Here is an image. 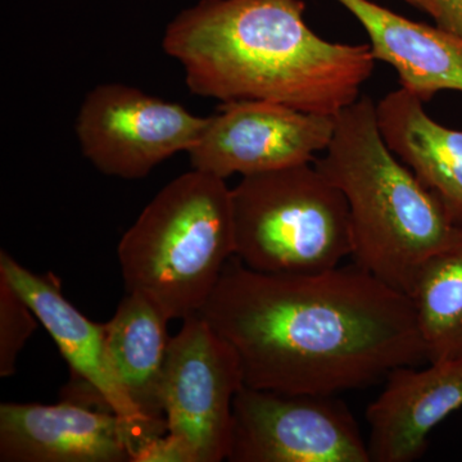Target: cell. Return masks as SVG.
Instances as JSON below:
<instances>
[{
  "label": "cell",
  "mask_w": 462,
  "mask_h": 462,
  "mask_svg": "<svg viewBox=\"0 0 462 462\" xmlns=\"http://www.w3.org/2000/svg\"><path fill=\"white\" fill-rule=\"evenodd\" d=\"M32 307L5 279L0 278V376L16 372L18 355L38 328Z\"/></svg>",
  "instance_id": "e0dca14e"
},
{
  "label": "cell",
  "mask_w": 462,
  "mask_h": 462,
  "mask_svg": "<svg viewBox=\"0 0 462 462\" xmlns=\"http://www.w3.org/2000/svg\"><path fill=\"white\" fill-rule=\"evenodd\" d=\"M230 462H372L357 421L336 394L243 385L234 398Z\"/></svg>",
  "instance_id": "8992f818"
},
{
  "label": "cell",
  "mask_w": 462,
  "mask_h": 462,
  "mask_svg": "<svg viewBox=\"0 0 462 462\" xmlns=\"http://www.w3.org/2000/svg\"><path fill=\"white\" fill-rule=\"evenodd\" d=\"M199 315L252 388L338 394L427 361L410 297L355 263L267 273L233 256Z\"/></svg>",
  "instance_id": "6da1fadb"
},
{
  "label": "cell",
  "mask_w": 462,
  "mask_h": 462,
  "mask_svg": "<svg viewBox=\"0 0 462 462\" xmlns=\"http://www.w3.org/2000/svg\"><path fill=\"white\" fill-rule=\"evenodd\" d=\"M315 166L348 203L352 260L409 296L422 264L462 238L433 193L388 148L376 105L358 98L334 117Z\"/></svg>",
  "instance_id": "3957f363"
},
{
  "label": "cell",
  "mask_w": 462,
  "mask_h": 462,
  "mask_svg": "<svg viewBox=\"0 0 462 462\" xmlns=\"http://www.w3.org/2000/svg\"><path fill=\"white\" fill-rule=\"evenodd\" d=\"M0 278L32 307L69 365L71 383L63 400L98 404L116 413L138 434L136 447L148 438L167 433L166 421L147 418L118 384L106 346V324L81 314L63 296L56 279L32 273L5 251L0 252Z\"/></svg>",
  "instance_id": "30bf717a"
},
{
  "label": "cell",
  "mask_w": 462,
  "mask_h": 462,
  "mask_svg": "<svg viewBox=\"0 0 462 462\" xmlns=\"http://www.w3.org/2000/svg\"><path fill=\"white\" fill-rule=\"evenodd\" d=\"M302 0H200L167 26L162 47L199 97L266 100L337 116L375 66L369 44L320 38Z\"/></svg>",
  "instance_id": "7a4b0ae2"
},
{
  "label": "cell",
  "mask_w": 462,
  "mask_h": 462,
  "mask_svg": "<svg viewBox=\"0 0 462 462\" xmlns=\"http://www.w3.org/2000/svg\"><path fill=\"white\" fill-rule=\"evenodd\" d=\"M234 256L267 273H314L352 256L348 203L315 166L243 176L231 189Z\"/></svg>",
  "instance_id": "5b68a950"
},
{
  "label": "cell",
  "mask_w": 462,
  "mask_h": 462,
  "mask_svg": "<svg viewBox=\"0 0 462 462\" xmlns=\"http://www.w3.org/2000/svg\"><path fill=\"white\" fill-rule=\"evenodd\" d=\"M461 409L462 358L398 367L366 410L372 462L419 460L431 431Z\"/></svg>",
  "instance_id": "7c38bea8"
},
{
  "label": "cell",
  "mask_w": 462,
  "mask_h": 462,
  "mask_svg": "<svg viewBox=\"0 0 462 462\" xmlns=\"http://www.w3.org/2000/svg\"><path fill=\"white\" fill-rule=\"evenodd\" d=\"M424 12L439 29L462 38V0H425Z\"/></svg>",
  "instance_id": "ac0fdd59"
},
{
  "label": "cell",
  "mask_w": 462,
  "mask_h": 462,
  "mask_svg": "<svg viewBox=\"0 0 462 462\" xmlns=\"http://www.w3.org/2000/svg\"><path fill=\"white\" fill-rule=\"evenodd\" d=\"M361 23L375 60L396 69L401 88L422 102L438 91L462 93V38L415 23L370 0H337Z\"/></svg>",
  "instance_id": "4fadbf2b"
},
{
  "label": "cell",
  "mask_w": 462,
  "mask_h": 462,
  "mask_svg": "<svg viewBox=\"0 0 462 462\" xmlns=\"http://www.w3.org/2000/svg\"><path fill=\"white\" fill-rule=\"evenodd\" d=\"M170 319L141 294L126 293L106 322V346L118 384L147 418L166 421L161 384L170 339Z\"/></svg>",
  "instance_id": "9a60e30c"
},
{
  "label": "cell",
  "mask_w": 462,
  "mask_h": 462,
  "mask_svg": "<svg viewBox=\"0 0 462 462\" xmlns=\"http://www.w3.org/2000/svg\"><path fill=\"white\" fill-rule=\"evenodd\" d=\"M376 118L388 148L462 229V130L434 121L424 102L403 88L379 100Z\"/></svg>",
  "instance_id": "5bb4252c"
},
{
  "label": "cell",
  "mask_w": 462,
  "mask_h": 462,
  "mask_svg": "<svg viewBox=\"0 0 462 462\" xmlns=\"http://www.w3.org/2000/svg\"><path fill=\"white\" fill-rule=\"evenodd\" d=\"M407 5H412V7L421 9L424 11L425 8V0H403Z\"/></svg>",
  "instance_id": "d6986e66"
},
{
  "label": "cell",
  "mask_w": 462,
  "mask_h": 462,
  "mask_svg": "<svg viewBox=\"0 0 462 462\" xmlns=\"http://www.w3.org/2000/svg\"><path fill=\"white\" fill-rule=\"evenodd\" d=\"M117 256L127 293L170 320L199 314L234 256L230 188L194 169L173 179L124 234Z\"/></svg>",
  "instance_id": "277c9868"
},
{
  "label": "cell",
  "mask_w": 462,
  "mask_h": 462,
  "mask_svg": "<svg viewBox=\"0 0 462 462\" xmlns=\"http://www.w3.org/2000/svg\"><path fill=\"white\" fill-rule=\"evenodd\" d=\"M409 297L428 363L462 358V238L422 264Z\"/></svg>",
  "instance_id": "2e32d148"
},
{
  "label": "cell",
  "mask_w": 462,
  "mask_h": 462,
  "mask_svg": "<svg viewBox=\"0 0 462 462\" xmlns=\"http://www.w3.org/2000/svg\"><path fill=\"white\" fill-rule=\"evenodd\" d=\"M245 385L233 346L199 314L182 320L170 339L161 407L167 434L193 462H221L229 454L234 398Z\"/></svg>",
  "instance_id": "52a82bcc"
},
{
  "label": "cell",
  "mask_w": 462,
  "mask_h": 462,
  "mask_svg": "<svg viewBox=\"0 0 462 462\" xmlns=\"http://www.w3.org/2000/svg\"><path fill=\"white\" fill-rule=\"evenodd\" d=\"M207 117L125 84H102L85 97L75 132L91 165L136 180L199 141Z\"/></svg>",
  "instance_id": "ba28073f"
},
{
  "label": "cell",
  "mask_w": 462,
  "mask_h": 462,
  "mask_svg": "<svg viewBox=\"0 0 462 462\" xmlns=\"http://www.w3.org/2000/svg\"><path fill=\"white\" fill-rule=\"evenodd\" d=\"M334 117L266 100L225 102L188 154L194 170L224 180L314 162L329 145Z\"/></svg>",
  "instance_id": "9c48e42d"
},
{
  "label": "cell",
  "mask_w": 462,
  "mask_h": 462,
  "mask_svg": "<svg viewBox=\"0 0 462 462\" xmlns=\"http://www.w3.org/2000/svg\"><path fill=\"white\" fill-rule=\"evenodd\" d=\"M138 442L116 413L76 401L0 404L2 462H130Z\"/></svg>",
  "instance_id": "8fae6325"
}]
</instances>
